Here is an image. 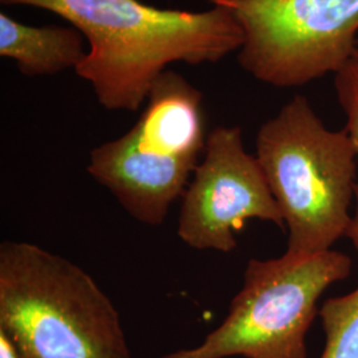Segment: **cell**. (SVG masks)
<instances>
[{
	"mask_svg": "<svg viewBox=\"0 0 358 358\" xmlns=\"http://www.w3.org/2000/svg\"><path fill=\"white\" fill-rule=\"evenodd\" d=\"M64 17L90 44L76 73L108 110L134 112L171 63L215 64L243 45V28L230 8L164 10L140 0H0Z\"/></svg>",
	"mask_w": 358,
	"mask_h": 358,
	"instance_id": "6da1fadb",
	"label": "cell"
},
{
	"mask_svg": "<svg viewBox=\"0 0 358 358\" xmlns=\"http://www.w3.org/2000/svg\"><path fill=\"white\" fill-rule=\"evenodd\" d=\"M0 332L20 358H131L120 313L93 278L26 242L0 245Z\"/></svg>",
	"mask_w": 358,
	"mask_h": 358,
	"instance_id": "7a4b0ae2",
	"label": "cell"
},
{
	"mask_svg": "<svg viewBox=\"0 0 358 358\" xmlns=\"http://www.w3.org/2000/svg\"><path fill=\"white\" fill-rule=\"evenodd\" d=\"M256 158L288 229V254L325 252L346 236L357 154L345 128H327L296 96L259 129Z\"/></svg>",
	"mask_w": 358,
	"mask_h": 358,
	"instance_id": "3957f363",
	"label": "cell"
},
{
	"mask_svg": "<svg viewBox=\"0 0 358 358\" xmlns=\"http://www.w3.org/2000/svg\"><path fill=\"white\" fill-rule=\"evenodd\" d=\"M202 93L173 71L154 81L136 125L90 152L88 173L127 213L159 226L205 153Z\"/></svg>",
	"mask_w": 358,
	"mask_h": 358,
	"instance_id": "277c9868",
	"label": "cell"
},
{
	"mask_svg": "<svg viewBox=\"0 0 358 358\" xmlns=\"http://www.w3.org/2000/svg\"><path fill=\"white\" fill-rule=\"evenodd\" d=\"M350 271V257L336 250L251 259L223 322L199 345L159 358H308L306 340L317 301Z\"/></svg>",
	"mask_w": 358,
	"mask_h": 358,
	"instance_id": "5b68a950",
	"label": "cell"
},
{
	"mask_svg": "<svg viewBox=\"0 0 358 358\" xmlns=\"http://www.w3.org/2000/svg\"><path fill=\"white\" fill-rule=\"evenodd\" d=\"M243 28L238 62L278 88L307 85L337 73L358 41V0H210Z\"/></svg>",
	"mask_w": 358,
	"mask_h": 358,
	"instance_id": "8992f818",
	"label": "cell"
},
{
	"mask_svg": "<svg viewBox=\"0 0 358 358\" xmlns=\"http://www.w3.org/2000/svg\"><path fill=\"white\" fill-rule=\"evenodd\" d=\"M248 219L285 230L263 169L244 149L242 128L217 127L207 136L205 155L182 195L177 232L195 250L230 252Z\"/></svg>",
	"mask_w": 358,
	"mask_h": 358,
	"instance_id": "52a82bcc",
	"label": "cell"
},
{
	"mask_svg": "<svg viewBox=\"0 0 358 358\" xmlns=\"http://www.w3.org/2000/svg\"><path fill=\"white\" fill-rule=\"evenodd\" d=\"M84 35L75 27H32L0 13V56L27 76L56 75L85 59Z\"/></svg>",
	"mask_w": 358,
	"mask_h": 358,
	"instance_id": "ba28073f",
	"label": "cell"
},
{
	"mask_svg": "<svg viewBox=\"0 0 358 358\" xmlns=\"http://www.w3.org/2000/svg\"><path fill=\"white\" fill-rule=\"evenodd\" d=\"M319 315L325 333L320 358H358V287L328 299Z\"/></svg>",
	"mask_w": 358,
	"mask_h": 358,
	"instance_id": "9c48e42d",
	"label": "cell"
},
{
	"mask_svg": "<svg viewBox=\"0 0 358 358\" xmlns=\"http://www.w3.org/2000/svg\"><path fill=\"white\" fill-rule=\"evenodd\" d=\"M334 90L337 100L346 115V131L355 145L358 158V41L353 55L343 69L334 75ZM356 211L346 234L358 251V182L356 189Z\"/></svg>",
	"mask_w": 358,
	"mask_h": 358,
	"instance_id": "30bf717a",
	"label": "cell"
},
{
	"mask_svg": "<svg viewBox=\"0 0 358 358\" xmlns=\"http://www.w3.org/2000/svg\"><path fill=\"white\" fill-rule=\"evenodd\" d=\"M0 358H20L6 333L0 332Z\"/></svg>",
	"mask_w": 358,
	"mask_h": 358,
	"instance_id": "8fae6325",
	"label": "cell"
}]
</instances>
